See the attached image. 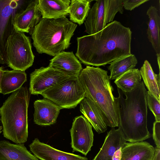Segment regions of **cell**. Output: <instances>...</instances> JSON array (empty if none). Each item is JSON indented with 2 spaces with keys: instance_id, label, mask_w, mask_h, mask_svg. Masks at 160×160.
<instances>
[{
  "instance_id": "cell-1",
  "label": "cell",
  "mask_w": 160,
  "mask_h": 160,
  "mask_svg": "<svg viewBox=\"0 0 160 160\" xmlns=\"http://www.w3.org/2000/svg\"><path fill=\"white\" fill-rule=\"evenodd\" d=\"M132 34L130 28L113 21L95 34L78 37L75 55L87 66H105L131 54Z\"/></svg>"
},
{
  "instance_id": "cell-2",
  "label": "cell",
  "mask_w": 160,
  "mask_h": 160,
  "mask_svg": "<svg viewBox=\"0 0 160 160\" xmlns=\"http://www.w3.org/2000/svg\"><path fill=\"white\" fill-rule=\"evenodd\" d=\"M119 126L124 139L134 142L143 141L151 135L147 128V91L141 81L131 91L118 88Z\"/></svg>"
},
{
  "instance_id": "cell-3",
  "label": "cell",
  "mask_w": 160,
  "mask_h": 160,
  "mask_svg": "<svg viewBox=\"0 0 160 160\" xmlns=\"http://www.w3.org/2000/svg\"><path fill=\"white\" fill-rule=\"evenodd\" d=\"M78 78L85 92V97L98 108L107 126L118 127V99L113 95L114 88L108 72L98 67L87 66L82 69Z\"/></svg>"
},
{
  "instance_id": "cell-4",
  "label": "cell",
  "mask_w": 160,
  "mask_h": 160,
  "mask_svg": "<svg viewBox=\"0 0 160 160\" xmlns=\"http://www.w3.org/2000/svg\"><path fill=\"white\" fill-rule=\"evenodd\" d=\"M77 27L66 17L42 18L31 35L33 45L39 53L54 57L69 47Z\"/></svg>"
},
{
  "instance_id": "cell-5",
  "label": "cell",
  "mask_w": 160,
  "mask_h": 160,
  "mask_svg": "<svg viewBox=\"0 0 160 160\" xmlns=\"http://www.w3.org/2000/svg\"><path fill=\"white\" fill-rule=\"evenodd\" d=\"M30 98L27 87H22L12 92L0 108L3 136L16 144H24L27 140Z\"/></svg>"
},
{
  "instance_id": "cell-6",
  "label": "cell",
  "mask_w": 160,
  "mask_h": 160,
  "mask_svg": "<svg viewBox=\"0 0 160 160\" xmlns=\"http://www.w3.org/2000/svg\"><path fill=\"white\" fill-rule=\"evenodd\" d=\"M6 53L7 64L13 70L25 71L34 61L31 39L23 32L14 31L8 37Z\"/></svg>"
},
{
  "instance_id": "cell-7",
  "label": "cell",
  "mask_w": 160,
  "mask_h": 160,
  "mask_svg": "<svg viewBox=\"0 0 160 160\" xmlns=\"http://www.w3.org/2000/svg\"><path fill=\"white\" fill-rule=\"evenodd\" d=\"M41 95L61 109L75 108L85 97L78 77H72L42 92Z\"/></svg>"
},
{
  "instance_id": "cell-8",
  "label": "cell",
  "mask_w": 160,
  "mask_h": 160,
  "mask_svg": "<svg viewBox=\"0 0 160 160\" xmlns=\"http://www.w3.org/2000/svg\"><path fill=\"white\" fill-rule=\"evenodd\" d=\"M123 11L122 0H96L84 22L86 32L92 35L101 31L113 21L118 12L122 14Z\"/></svg>"
},
{
  "instance_id": "cell-9",
  "label": "cell",
  "mask_w": 160,
  "mask_h": 160,
  "mask_svg": "<svg viewBox=\"0 0 160 160\" xmlns=\"http://www.w3.org/2000/svg\"><path fill=\"white\" fill-rule=\"evenodd\" d=\"M72 77H73L50 66L41 67L35 69L30 74L29 92L32 95H41L43 92Z\"/></svg>"
},
{
  "instance_id": "cell-10",
  "label": "cell",
  "mask_w": 160,
  "mask_h": 160,
  "mask_svg": "<svg viewBox=\"0 0 160 160\" xmlns=\"http://www.w3.org/2000/svg\"><path fill=\"white\" fill-rule=\"evenodd\" d=\"M92 126L82 115L76 117L73 120L70 131L72 152H79L86 156L93 146L94 134Z\"/></svg>"
},
{
  "instance_id": "cell-11",
  "label": "cell",
  "mask_w": 160,
  "mask_h": 160,
  "mask_svg": "<svg viewBox=\"0 0 160 160\" xmlns=\"http://www.w3.org/2000/svg\"><path fill=\"white\" fill-rule=\"evenodd\" d=\"M19 1L0 0V63L2 64H7L6 44L15 31L13 21Z\"/></svg>"
},
{
  "instance_id": "cell-12",
  "label": "cell",
  "mask_w": 160,
  "mask_h": 160,
  "mask_svg": "<svg viewBox=\"0 0 160 160\" xmlns=\"http://www.w3.org/2000/svg\"><path fill=\"white\" fill-rule=\"evenodd\" d=\"M38 3V0H32L24 10L16 13L13 21L15 31L32 35L35 26L42 18Z\"/></svg>"
},
{
  "instance_id": "cell-13",
  "label": "cell",
  "mask_w": 160,
  "mask_h": 160,
  "mask_svg": "<svg viewBox=\"0 0 160 160\" xmlns=\"http://www.w3.org/2000/svg\"><path fill=\"white\" fill-rule=\"evenodd\" d=\"M30 151L41 160H88L87 158L56 149L35 138L29 145Z\"/></svg>"
},
{
  "instance_id": "cell-14",
  "label": "cell",
  "mask_w": 160,
  "mask_h": 160,
  "mask_svg": "<svg viewBox=\"0 0 160 160\" xmlns=\"http://www.w3.org/2000/svg\"><path fill=\"white\" fill-rule=\"evenodd\" d=\"M34 107V122L37 125L42 126L55 123L61 109L57 105L45 98L35 101Z\"/></svg>"
},
{
  "instance_id": "cell-15",
  "label": "cell",
  "mask_w": 160,
  "mask_h": 160,
  "mask_svg": "<svg viewBox=\"0 0 160 160\" xmlns=\"http://www.w3.org/2000/svg\"><path fill=\"white\" fill-rule=\"evenodd\" d=\"M127 142L120 128H112L107 133L99 151L92 160H112L115 152Z\"/></svg>"
},
{
  "instance_id": "cell-16",
  "label": "cell",
  "mask_w": 160,
  "mask_h": 160,
  "mask_svg": "<svg viewBox=\"0 0 160 160\" xmlns=\"http://www.w3.org/2000/svg\"><path fill=\"white\" fill-rule=\"evenodd\" d=\"M49 66L75 77H78L82 69L80 62L72 52H59L50 60Z\"/></svg>"
},
{
  "instance_id": "cell-17",
  "label": "cell",
  "mask_w": 160,
  "mask_h": 160,
  "mask_svg": "<svg viewBox=\"0 0 160 160\" xmlns=\"http://www.w3.org/2000/svg\"><path fill=\"white\" fill-rule=\"evenodd\" d=\"M155 148L145 141L126 142L122 149L121 160H152Z\"/></svg>"
},
{
  "instance_id": "cell-18",
  "label": "cell",
  "mask_w": 160,
  "mask_h": 160,
  "mask_svg": "<svg viewBox=\"0 0 160 160\" xmlns=\"http://www.w3.org/2000/svg\"><path fill=\"white\" fill-rule=\"evenodd\" d=\"M70 0H38V8L42 18L58 19L69 14Z\"/></svg>"
},
{
  "instance_id": "cell-19",
  "label": "cell",
  "mask_w": 160,
  "mask_h": 160,
  "mask_svg": "<svg viewBox=\"0 0 160 160\" xmlns=\"http://www.w3.org/2000/svg\"><path fill=\"white\" fill-rule=\"evenodd\" d=\"M80 110L94 130L98 134L107 129L102 113L95 103L85 97L80 103Z\"/></svg>"
},
{
  "instance_id": "cell-20",
  "label": "cell",
  "mask_w": 160,
  "mask_h": 160,
  "mask_svg": "<svg viewBox=\"0 0 160 160\" xmlns=\"http://www.w3.org/2000/svg\"><path fill=\"white\" fill-rule=\"evenodd\" d=\"M0 160H39L32 154L24 144H13L0 141Z\"/></svg>"
},
{
  "instance_id": "cell-21",
  "label": "cell",
  "mask_w": 160,
  "mask_h": 160,
  "mask_svg": "<svg viewBox=\"0 0 160 160\" xmlns=\"http://www.w3.org/2000/svg\"><path fill=\"white\" fill-rule=\"evenodd\" d=\"M27 80V74L25 71L4 70L1 83V93L5 95L17 90Z\"/></svg>"
},
{
  "instance_id": "cell-22",
  "label": "cell",
  "mask_w": 160,
  "mask_h": 160,
  "mask_svg": "<svg viewBox=\"0 0 160 160\" xmlns=\"http://www.w3.org/2000/svg\"><path fill=\"white\" fill-rule=\"evenodd\" d=\"M147 14L149 17L147 30L148 38L156 54H160V16L159 11L155 7L151 6Z\"/></svg>"
},
{
  "instance_id": "cell-23",
  "label": "cell",
  "mask_w": 160,
  "mask_h": 160,
  "mask_svg": "<svg viewBox=\"0 0 160 160\" xmlns=\"http://www.w3.org/2000/svg\"><path fill=\"white\" fill-rule=\"evenodd\" d=\"M148 91L160 101V76L155 73L149 62L146 60L139 70Z\"/></svg>"
},
{
  "instance_id": "cell-24",
  "label": "cell",
  "mask_w": 160,
  "mask_h": 160,
  "mask_svg": "<svg viewBox=\"0 0 160 160\" xmlns=\"http://www.w3.org/2000/svg\"><path fill=\"white\" fill-rule=\"evenodd\" d=\"M138 63L135 55L131 54L117 59L107 67L110 72V80H115L128 71L134 68Z\"/></svg>"
},
{
  "instance_id": "cell-25",
  "label": "cell",
  "mask_w": 160,
  "mask_h": 160,
  "mask_svg": "<svg viewBox=\"0 0 160 160\" xmlns=\"http://www.w3.org/2000/svg\"><path fill=\"white\" fill-rule=\"evenodd\" d=\"M89 0H72L70 1L68 11L70 19L79 25L85 21L90 9Z\"/></svg>"
},
{
  "instance_id": "cell-26",
  "label": "cell",
  "mask_w": 160,
  "mask_h": 160,
  "mask_svg": "<svg viewBox=\"0 0 160 160\" xmlns=\"http://www.w3.org/2000/svg\"><path fill=\"white\" fill-rule=\"evenodd\" d=\"M139 70L134 68L126 72L114 81L118 88L123 92L131 91L141 82Z\"/></svg>"
},
{
  "instance_id": "cell-27",
  "label": "cell",
  "mask_w": 160,
  "mask_h": 160,
  "mask_svg": "<svg viewBox=\"0 0 160 160\" xmlns=\"http://www.w3.org/2000/svg\"><path fill=\"white\" fill-rule=\"evenodd\" d=\"M146 99L147 106L154 115L155 121L160 122V101L148 91L146 92Z\"/></svg>"
},
{
  "instance_id": "cell-28",
  "label": "cell",
  "mask_w": 160,
  "mask_h": 160,
  "mask_svg": "<svg viewBox=\"0 0 160 160\" xmlns=\"http://www.w3.org/2000/svg\"><path fill=\"white\" fill-rule=\"evenodd\" d=\"M148 0H122L123 7L126 10L132 11Z\"/></svg>"
},
{
  "instance_id": "cell-29",
  "label": "cell",
  "mask_w": 160,
  "mask_h": 160,
  "mask_svg": "<svg viewBox=\"0 0 160 160\" xmlns=\"http://www.w3.org/2000/svg\"><path fill=\"white\" fill-rule=\"evenodd\" d=\"M153 139L156 147L160 148V122L155 121L153 126Z\"/></svg>"
},
{
  "instance_id": "cell-30",
  "label": "cell",
  "mask_w": 160,
  "mask_h": 160,
  "mask_svg": "<svg viewBox=\"0 0 160 160\" xmlns=\"http://www.w3.org/2000/svg\"><path fill=\"white\" fill-rule=\"evenodd\" d=\"M121 148L117 150L113 155L112 160H121L122 157V149Z\"/></svg>"
},
{
  "instance_id": "cell-31",
  "label": "cell",
  "mask_w": 160,
  "mask_h": 160,
  "mask_svg": "<svg viewBox=\"0 0 160 160\" xmlns=\"http://www.w3.org/2000/svg\"><path fill=\"white\" fill-rule=\"evenodd\" d=\"M152 160H160V148H155L154 154Z\"/></svg>"
},
{
  "instance_id": "cell-32",
  "label": "cell",
  "mask_w": 160,
  "mask_h": 160,
  "mask_svg": "<svg viewBox=\"0 0 160 160\" xmlns=\"http://www.w3.org/2000/svg\"><path fill=\"white\" fill-rule=\"evenodd\" d=\"M4 70L2 67H0V93H1V89L0 87L3 75Z\"/></svg>"
},
{
  "instance_id": "cell-33",
  "label": "cell",
  "mask_w": 160,
  "mask_h": 160,
  "mask_svg": "<svg viewBox=\"0 0 160 160\" xmlns=\"http://www.w3.org/2000/svg\"><path fill=\"white\" fill-rule=\"evenodd\" d=\"M160 54H156V56L157 57V61L158 64V65L159 69V70H160Z\"/></svg>"
},
{
  "instance_id": "cell-34",
  "label": "cell",
  "mask_w": 160,
  "mask_h": 160,
  "mask_svg": "<svg viewBox=\"0 0 160 160\" xmlns=\"http://www.w3.org/2000/svg\"><path fill=\"white\" fill-rule=\"evenodd\" d=\"M2 126H0V133H1L2 132Z\"/></svg>"
}]
</instances>
